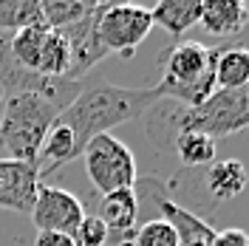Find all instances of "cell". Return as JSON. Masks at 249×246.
Instances as JSON below:
<instances>
[{
	"mask_svg": "<svg viewBox=\"0 0 249 246\" xmlns=\"http://www.w3.org/2000/svg\"><path fill=\"white\" fill-rule=\"evenodd\" d=\"M153 102H159L153 88H119V85L82 88L60 110L57 122H62L74 133L79 150H82L91 139L110 133L113 127L142 116Z\"/></svg>",
	"mask_w": 249,
	"mask_h": 246,
	"instance_id": "obj_1",
	"label": "cell"
},
{
	"mask_svg": "<svg viewBox=\"0 0 249 246\" xmlns=\"http://www.w3.org/2000/svg\"><path fill=\"white\" fill-rule=\"evenodd\" d=\"M57 116L60 108L40 93H6L0 99V144L17 161L37 164L40 147Z\"/></svg>",
	"mask_w": 249,
	"mask_h": 246,
	"instance_id": "obj_2",
	"label": "cell"
},
{
	"mask_svg": "<svg viewBox=\"0 0 249 246\" xmlns=\"http://www.w3.org/2000/svg\"><path fill=\"white\" fill-rule=\"evenodd\" d=\"M159 99H170L184 108H196L215 91L213 48L198 40H181L161 54V79L153 85Z\"/></svg>",
	"mask_w": 249,
	"mask_h": 246,
	"instance_id": "obj_3",
	"label": "cell"
},
{
	"mask_svg": "<svg viewBox=\"0 0 249 246\" xmlns=\"http://www.w3.org/2000/svg\"><path fill=\"white\" fill-rule=\"evenodd\" d=\"M181 133H201V136L218 139L232 136L238 130L249 127V85L235 91H213L210 99H204L196 108H181L178 119Z\"/></svg>",
	"mask_w": 249,
	"mask_h": 246,
	"instance_id": "obj_4",
	"label": "cell"
},
{
	"mask_svg": "<svg viewBox=\"0 0 249 246\" xmlns=\"http://www.w3.org/2000/svg\"><path fill=\"white\" fill-rule=\"evenodd\" d=\"M133 193H136V201H139V210L147 207V210L153 212L150 218L167 221L173 229H176L181 246H210L213 244L215 229H213L204 218L196 215L193 210L176 204V198L167 193V184H164V181H159V178H153V176L136 178ZM150 218H144V221H150Z\"/></svg>",
	"mask_w": 249,
	"mask_h": 246,
	"instance_id": "obj_5",
	"label": "cell"
},
{
	"mask_svg": "<svg viewBox=\"0 0 249 246\" xmlns=\"http://www.w3.org/2000/svg\"><path fill=\"white\" fill-rule=\"evenodd\" d=\"M79 158L85 161V173L99 195H108L116 190H133L136 184V158L124 141L110 133L91 139L82 147Z\"/></svg>",
	"mask_w": 249,
	"mask_h": 246,
	"instance_id": "obj_6",
	"label": "cell"
},
{
	"mask_svg": "<svg viewBox=\"0 0 249 246\" xmlns=\"http://www.w3.org/2000/svg\"><path fill=\"white\" fill-rule=\"evenodd\" d=\"M153 29L150 9L133 3H102L96 15V31L108 54L133 57Z\"/></svg>",
	"mask_w": 249,
	"mask_h": 246,
	"instance_id": "obj_7",
	"label": "cell"
},
{
	"mask_svg": "<svg viewBox=\"0 0 249 246\" xmlns=\"http://www.w3.org/2000/svg\"><path fill=\"white\" fill-rule=\"evenodd\" d=\"M31 221L37 232H62V235H74L79 227V221L85 218L82 201L62 190V187H51V184H40L37 201L31 207Z\"/></svg>",
	"mask_w": 249,
	"mask_h": 246,
	"instance_id": "obj_8",
	"label": "cell"
},
{
	"mask_svg": "<svg viewBox=\"0 0 249 246\" xmlns=\"http://www.w3.org/2000/svg\"><path fill=\"white\" fill-rule=\"evenodd\" d=\"M40 170L17 158H0V210L31 212L40 193Z\"/></svg>",
	"mask_w": 249,
	"mask_h": 246,
	"instance_id": "obj_9",
	"label": "cell"
},
{
	"mask_svg": "<svg viewBox=\"0 0 249 246\" xmlns=\"http://www.w3.org/2000/svg\"><path fill=\"white\" fill-rule=\"evenodd\" d=\"M99 6H102V3H99ZM99 6H96V12L88 15L85 20H79V23H74V26H68V29L60 31L62 37H65V43H68V54H71L68 77H65L68 82H79L82 74H88L96 62L108 57V51H105L102 40H99V31H96Z\"/></svg>",
	"mask_w": 249,
	"mask_h": 246,
	"instance_id": "obj_10",
	"label": "cell"
},
{
	"mask_svg": "<svg viewBox=\"0 0 249 246\" xmlns=\"http://www.w3.org/2000/svg\"><path fill=\"white\" fill-rule=\"evenodd\" d=\"M96 218L108 229V244L127 246L133 244L136 235V221H139V201L133 190H116L108 195H99V212Z\"/></svg>",
	"mask_w": 249,
	"mask_h": 246,
	"instance_id": "obj_11",
	"label": "cell"
},
{
	"mask_svg": "<svg viewBox=\"0 0 249 246\" xmlns=\"http://www.w3.org/2000/svg\"><path fill=\"white\" fill-rule=\"evenodd\" d=\"M204 178H201V190L204 195L215 204H227V201L238 198L244 190H247L249 173L244 167V161L238 158H221V161H213L201 167Z\"/></svg>",
	"mask_w": 249,
	"mask_h": 246,
	"instance_id": "obj_12",
	"label": "cell"
},
{
	"mask_svg": "<svg viewBox=\"0 0 249 246\" xmlns=\"http://www.w3.org/2000/svg\"><path fill=\"white\" fill-rule=\"evenodd\" d=\"M198 26L215 37H235L249 26V6L241 0H201Z\"/></svg>",
	"mask_w": 249,
	"mask_h": 246,
	"instance_id": "obj_13",
	"label": "cell"
},
{
	"mask_svg": "<svg viewBox=\"0 0 249 246\" xmlns=\"http://www.w3.org/2000/svg\"><path fill=\"white\" fill-rule=\"evenodd\" d=\"M215 91H235L249 85V48L221 46L213 51Z\"/></svg>",
	"mask_w": 249,
	"mask_h": 246,
	"instance_id": "obj_14",
	"label": "cell"
},
{
	"mask_svg": "<svg viewBox=\"0 0 249 246\" xmlns=\"http://www.w3.org/2000/svg\"><path fill=\"white\" fill-rule=\"evenodd\" d=\"M82 150H79L74 133L65 127L62 122H54L51 130H48L46 141L40 147V156H37V170H40V178L51 176L54 170H60L62 164H71L74 158H79Z\"/></svg>",
	"mask_w": 249,
	"mask_h": 246,
	"instance_id": "obj_15",
	"label": "cell"
},
{
	"mask_svg": "<svg viewBox=\"0 0 249 246\" xmlns=\"http://www.w3.org/2000/svg\"><path fill=\"white\" fill-rule=\"evenodd\" d=\"M150 17H153V26L159 23L167 34L181 37L187 29L198 26L201 0H161L150 9Z\"/></svg>",
	"mask_w": 249,
	"mask_h": 246,
	"instance_id": "obj_16",
	"label": "cell"
},
{
	"mask_svg": "<svg viewBox=\"0 0 249 246\" xmlns=\"http://www.w3.org/2000/svg\"><path fill=\"white\" fill-rule=\"evenodd\" d=\"M29 26H46L40 0H0V34H12Z\"/></svg>",
	"mask_w": 249,
	"mask_h": 246,
	"instance_id": "obj_17",
	"label": "cell"
},
{
	"mask_svg": "<svg viewBox=\"0 0 249 246\" xmlns=\"http://www.w3.org/2000/svg\"><path fill=\"white\" fill-rule=\"evenodd\" d=\"M96 6L99 3H88V0H46V3H40L46 26L54 31H62L79 20H85L88 15L96 12Z\"/></svg>",
	"mask_w": 249,
	"mask_h": 246,
	"instance_id": "obj_18",
	"label": "cell"
},
{
	"mask_svg": "<svg viewBox=\"0 0 249 246\" xmlns=\"http://www.w3.org/2000/svg\"><path fill=\"white\" fill-rule=\"evenodd\" d=\"M173 153L181 158V164L190 170H201L215 161V139L201 133H178Z\"/></svg>",
	"mask_w": 249,
	"mask_h": 246,
	"instance_id": "obj_19",
	"label": "cell"
},
{
	"mask_svg": "<svg viewBox=\"0 0 249 246\" xmlns=\"http://www.w3.org/2000/svg\"><path fill=\"white\" fill-rule=\"evenodd\" d=\"M133 246H181V244H178V235L167 221L150 218V221H142L136 227Z\"/></svg>",
	"mask_w": 249,
	"mask_h": 246,
	"instance_id": "obj_20",
	"label": "cell"
},
{
	"mask_svg": "<svg viewBox=\"0 0 249 246\" xmlns=\"http://www.w3.org/2000/svg\"><path fill=\"white\" fill-rule=\"evenodd\" d=\"M77 246H108V229L96 215H85L74 232Z\"/></svg>",
	"mask_w": 249,
	"mask_h": 246,
	"instance_id": "obj_21",
	"label": "cell"
},
{
	"mask_svg": "<svg viewBox=\"0 0 249 246\" xmlns=\"http://www.w3.org/2000/svg\"><path fill=\"white\" fill-rule=\"evenodd\" d=\"M210 246H249V232L238 229V227H230L224 232H215V238H213Z\"/></svg>",
	"mask_w": 249,
	"mask_h": 246,
	"instance_id": "obj_22",
	"label": "cell"
},
{
	"mask_svg": "<svg viewBox=\"0 0 249 246\" xmlns=\"http://www.w3.org/2000/svg\"><path fill=\"white\" fill-rule=\"evenodd\" d=\"M34 246H77L74 235H62V232H37Z\"/></svg>",
	"mask_w": 249,
	"mask_h": 246,
	"instance_id": "obj_23",
	"label": "cell"
}]
</instances>
